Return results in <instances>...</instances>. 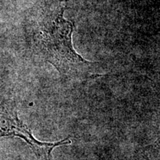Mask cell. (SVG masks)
<instances>
[{"label": "cell", "instance_id": "cell-1", "mask_svg": "<svg viewBox=\"0 0 160 160\" xmlns=\"http://www.w3.org/2000/svg\"><path fill=\"white\" fill-rule=\"evenodd\" d=\"M65 10L62 7L40 27L36 35L39 53L63 78L86 80L99 77L95 71L97 64L85 59L75 51L72 44L73 24L64 17Z\"/></svg>", "mask_w": 160, "mask_h": 160}, {"label": "cell", "instance_id": "cell-2", "mask_svg": "<svg viewBox=\"0 0 160 160\" xmlns=\"http://www.w3.org/2000/svg\"><path fill=\"white\" fill-rule=\"evenodd\" d=\"M5 137L23 139L38 160H50L55 148L71 143L68 139L56 142H44L37 140L32 134L31 130L19 119L15 103L11 100H6L0 104V137Z\"/></svg>", "mask_w": 160, "mask_h": 160}, {"label": "cell", "instance_id": "cell-3", "mask_svg": "<svg viewBox=\"0 0 160 160\" xmlns=\"http://www.w3.org/2000/svg\"><path fill=\"white\" fill-rule=\"evenodd\" d=\"M62 1H64V0H62ZM66 1H68V0H66Z\"/></svg>", "mask_w": 160, "mask_h": 160}]
</instances>
